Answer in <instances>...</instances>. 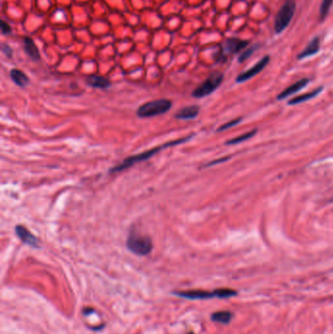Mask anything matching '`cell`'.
<instances>
[{"label": "cell", "mask_w": 333, "mask_h": 334, "mask_svg": "<svg viewBox=\"0 0 333 334\" xmlns=\"http://www.w3.org/2000/svg\"><path fill=\"white\" fill-rule=\"evenodd\" d=\"M192 138V136H189V137H185V138H182V139H178V140H175V141H171V142H168V143H165L163 145H160V146H157L152 150H149L145 153H142V154H139V155H136V156H132V157H129L127 158H125L120 164L118 165H116L115 167H113L111 170H110V173H117V172H120V171H123L125 169H128L129 167H131L132 165L138 163V162H141V161H145L147 159H149L150 157H154L155 155H157V153H159L161 150L163 149H167L169 147H172V146H176V145H179V144H183L187 141H189L190 139Z\"/></svg>", "instance_id": "cell-1"}, {"label": "cell", "mask_w": 333, "mask_h": 334, "mask_svg": "<svg viewBox=\"0 0 333 334\" xmlns=\"http://www.w3.org/2000/svg\"><path fill=\"white\" fill-rule=\"evenodd\" d=\"M174 295L189 299V300H202L210 298H229L236 294V291L229 288H220L212 292L202 291V290H189V291H174Z\"/></svg>", "instance_id": "cell-2"}, {"label": "cell", "mask_w": 333, "mask_h": 334, "mask_svg": "<svg viewBox=\"0 0 333 334\" xmlns=\"http://www.w3.org/2000/svg\"><path fill=\"white\" fill-rule=\"evenodd\" d=\"M126 246L132 253L139 256H146L153 250V241L148 236L131 233L126 240Z\"/></svg>", "instance_id": "cell-3"}, {"label": "cell", "mask_w": 333, "mask_h": 334, "mask_svg": "<svg viewBox=\"0 0 333 334\" xmlns=\"http://www.w3.org/2000/svg\"><path fill=\"white\" fill-rule=\"evenodd\" d=\"M172 107V102L167 99H159L148 102L142 105L138 111L137 116L142 118H153L166 114Z\"/></svg>", "instance_id": "cell-4"}, {"label": "cell", "mask_w": 333, "mask_h": 334, "mask_svg": "<svg viewBox=\"0 0 333 334\" xmlns=\"http://www.w3.org/2000/svg\"><path fill=\"white\" fill-rule=\"evenodd\" d=\"M296 10L294 0H286L278 10L274 24V29L276 34L282 33L290 24Z\"/></svg>", "instance_id": "cell-5"}, {"label": "cell", "mask_w": 333, "mask_h": 334, "mask_svg": "<svg viewBox=\"0 0 333 334\" xmlns=\"http://www.w3.org/2000/svg\"><path fill=\"white\" fill-rule=\"evenodd\" d=\"M224 76L221 73H213L193 92V97L203 98L213 93L222 83Z\"/></svg>", "instance_id": "cell-6"}, {"label": "cell", "mask_w": 333, "mask_h": 334, "mask_svg": "<svg viewBox=\"0 0 333 334\" xmlns=\"http://www.w3.org/2000/svg\"><path fill=\"white\" fill-rule=\"evenodd\" d=\"M269 62H270V57H269V56L263 57L258 63H256V64H255L253 67H251L249 70H247V71L243 72L242 74H240V75L236 78L235 81L238 82V83H240V82H244V81H246V80H248V79L254 78L255 76H257L259 73H261V72L266 68V66L269 64Z\"/></svg>", "instance_id": "cell-7"}, {"label": "cell", "mask_w": 333, "mask_h": 334, "mask_svg": "<svg viewBox=\"0 0 333 334\" xmlns=\"http://www.w3.org/2000/svg\"><path fill=\"white\" fill-rule=\"evenodd\" d=\"M249 44V41L247 40H241L238 39H228L227 40L224 41L223 47H222V55H226V54H237L239 53L241 50L247 48Z\"/></svg>", "instance_id": "cell-8"}, {"label": "cell", "mask_w": 333, "mask_h": 334, "mask_svg": "<svg viewBox=\"0 0 333 334\" xmlns=\"http://www.w3.org/2000/svg\"><path fill=\"white\" fill-rule=\"evenodd\" d=\"M15 233L18 236V237L25 243L28 244L32 247L39 248L40 245L39 239L33 234L31 233L25 226L23 225H17L15 227Z\"/></svg>", "instance_id": "cell-9"}, {"label": "cell", "mask_w": 333, "mask_h": 334, "mask_svg": "<svg viewBox=\"0 0 333 334\" xmlns=\"http://www.w3.org/2000/svg\"><path fill=\"white\" fill-rule=\"evenodd\" d=\"M309 82H310L309 79H303L298 80L297 82H295L292 85H290L287 88H285L280 94H278V96L276 97L277 100H283V99H285V98H287V97L297 93L298 91H300L301 89L306 87Z\"/></svg>", "instance_id": "cell-10"}, {"label": "cell", "mask_w": 333, "mask_h": 334, "mask_svg": "<svg viewBox=\"0 0 333 334\" xmlns=\"http://www.w3.org/2000/svg\"><path fill=\"white\" fill-rule=\"evenodd\" d=\"M320 48V39L318 37H314L309 44L306 46V48L298 55V60H303L306 58H309L311 56L315 55Z\"/></svg>", "instance_id": "cell-11"}, {"label": "cell", "mask_w": 333, "mask_h": 334, "mask_svg": "<svg viewBox=\"0 0 333 334\" xmlns=\"http://www.w3.org/2000/svg\"><path fill=\"white\" fill-rule=\"evenodd\" d=\"M24 48H25V52L27 53V55L33 60V61H39L40 59V54H39V50L36 44V42L34 41L33 39L27 37L24 39Z\"/></svg>", "instance_id": "cell-12"}, {"label": "cell", "mask_w": 333, "mask_h": 334, "mask_svg": "<svg viewBox=\"0 0 333 334\" xmlns=\"http://www.w3.org/2000/svg\"><path fill=\"white\" fill-rule=\"evenodd\" d=\"M199 108L197 106H189L181 109L175 115V118L182 120H189L196 118L198 116Z\"/></svg>", "instance_id": "cell-13"}, {"label": "cell", "mask_w": 333, "mask_h": 334, "mask_svg": "<svg viewBox=\"0 0 333 334\" xmlns=\"http://www.w3.org/2000/svg\"><path fill=\"white\" fill-rule=\"evenodd\" d=\"M86 82L91 87L100 88V89H107L111 86L110 80L100 76H90L86 79Z\"/></svg>", "instance_id": "cell-14"}, {"label": "cell", "mask_w": 333, "mask_h": 334, "mask_svg": "<svg viewBox=\"0 0 333 334\" xmlns=\"http://www.w3.org/2000/svg\"><path fill=\"white\" fill-rule=\"evenodd\" d=\"M10 77L12 79V80L20 87H25L29 84L30 79L28 78V76L23 73L22 71L18 70V69H14L10 72Z\"/></svg>", "instance_id": "cell-15"}, {"label": "cell", "mask_w": 333, "mask_h": 334, "mask_svg": "<svg viewBox=\"0 0 333 334\" xmlns=\"http://www.w3.org/2000/svg\"><path fill=\"white\" fill-rule=\"evenodd\" d=\"M322 91V87H318L309 93H305L303 95H300V96H297V97H294L293 99H291L288 104L289 105H297V104H300V103H303V102H306V101H309L314 97H316L320 92Z\"/></svg>", "instance_id": "cell-16"}, {"label": "cell", "mask_w": 333, "mask_h": 334, "mask_svg": "<svg viewBox=\"0 0 333 334\" xmlns=\"http://www.w3.org/2000/svg\"><path fill=\"white\" fill-rule=\"evenodd\" d=\"M233 314L229 311H221V312H216L211 314V319L213 321L227 324L232 320Z\"/></svg>", "instance_id": "cell-17"}, {"label": "cell", "mask_w": 333, "mask_h": 334, "mask_svg": "<svg viewBox=\"0 0 333 334\" xmlns=\"http://www.w3.org/2000/svg\"><path fill=\"white\" fill-rule=\"evenodd\" d=\"M333 4V0H322L319 7V21H323L328 15L330 8Z\"/></svg>", "instance_id": "cell-18"}, {"label": "cell", "mask_w": 333, "mask_h": 334, "mask_svg": "<svg viewBox=\"0 0 333 334\" xmlns=\"http://www.w3.org/2000/svg\"><path fill=\"white\" fill-rule=\"evenodd\" d=\"M256 132H257L256 130H252V131H249V132L245 133V134H242V135H240L238 137L231 139V140H229L227 142V145H235V144H239L241 142H244V141L252 138L256 134Z\"/></svg>", "instance_id": "cell-19"}, {"label": "cell", "mask_w": 333, "mask_h": 334, "mask_svg": "<svg viewBox=\"0 0 333 334\" xmlns=\"http://www.w3.org/2000/svg\"><path fill=\"white\" fill-rule=\"evenodd\" d=\"M259 47V44H255L254 46H251V47H247L245 51H243L239 57H238V62L239 63H243L245 60H247L248 58H250V56L258 49Z\"/></svg>", "instance_id": "cell-20"}, {"label": "cell", "mask_w": 333, "mask_h": 334, "mask_svg": "<svg viewBox=\"0 0 333 334\" xmlns=\"http://www.w3.org/2000/svg\"><path fill=\"white\" fill-rule=\"evenodd\" d=\"M240 120H241V118H236V119L231 120V121L227 122L226 124H224V125H222V126H220V128H218V130H217V131H218V132H220V131L227 130V129H229V128H231V127H233V126L236 125L237 123H239V122H240Z\"/></svg>", "instance_id": "cell-21"}, {"label": "cell", "mask_w": 333, "mask_h": 334, "mask_svg": "<svg viewBox=\"0 0 333 334\" xmlns=\"http://www.w3.org/2000/svg\"><path fill=\"white\" fill-rule=\"evenodd\" d=\"M1 31H2L3 35H9V34H11L12 29L8 23H6L5 21H2L1 22Z\"/></svg>", "instance_id": "cell-22"}, {"label": "cell", "mask_w": 333, "mask_h": 334, "mask_svg": "<svg viewBox=\"0 0 333 334\" xmlns=\"http://www.w3.org/2000/svg\"><path fill=\"white\" fill-rule=\"evenodd\" d=\"M2 51L6 54V56L7 57H9V58H11V56H12V50H11V48L9 47V46H7V45H3V47H2Z\"/></svg>", "instance_id": "cell-23"}, {"label": "cell", "mask_w": 333, "mask_h": 334, "mask_svg": "<svg viewBox=\"0 0 333 334\" xmlns=\"http://www.w3.org/2000/svg\"><path fill=\"white\" fill-rule=\"evenodd\" d=\"M227 160V157L226 158H220V160H216V161H212V162H209L206 164V166H211V165H214V164H217V163H220V162H223Z\"/></svg>", "instance_id": "cell-24"}, {"label": "cell", "mask_w": 333, "mask_h": 334, "mask_svg": "<svg viewBox=\"0 0 333 334\" xmlns=\"http://www.w3.org/2000/svg\"><path fill=\"white\" fill-rule=\"evenodd\" d=\"M188 334H194V333H192V332H191V333H188Z\"/></svg>", "instance_id": "cell-25"}]
</instances>
